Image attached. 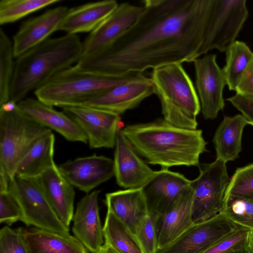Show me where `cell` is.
Listing matches in <instances>:
<instances>
[{
    "label": "cell",
    "mask_w": 253,
    "mask_h": 253,
    "mask_svg": "<svg viewBox=\"0 0 253 253\" xmlns=\"http://www.w3.org/2000/svg\"><path fill=\"white\" fill-rule=\"evenodd\" d=\"M228 196L253 201V164L236 170L226 189Z\"/></svg>",
    "instance_id": "33"
},
{
    "label": "cell",
    "mask_w": 253,
    "mask_h": 253,
    "mask_svg": "<svg viewBox=\"0 0 253 253\" xmlns=\"http://www.w3.org/2000/svg\"><path fill=\"white\" fill-rule=\"evenodd\" d=\"M235 91L237 94L253 98V58L243 74Z\"/></svg>",
    "instance_id": "39"
},
{
    "label": "cell",
    "mask_w": 253,
    "mask_h": 253,
    "mask_svg": "<svg viewBox=\"0 0 253 253\" xmlns=\"http://www.w3.org/2000/svg\"><path fill=\"white\" fill-rule=\"evenodd\" d=\"M216 58V54H208L193 61L196 88L205 119L215 118L225 105L223 90L226 82Z\"/></svg>",
    "instance_id": "12"
},
{
    "label": "cell",
    "mask_w": 253,
    "mask_h": 253,
    "mask_svg": "<svg viewBox=\"0 0 253 253\" xmlns=\"http://www.w3.org/2000/svg\"><path fill=\"white\" fill-rule=\"evenodd\" d=\"M140 74L107 76L83 71L75 65L54 76L34 94L39 100L52 107L84 105L99 94Z\"/></svg>",
    "instance_id": "5"
},
{
    "label": "cell",
    "mask_w": 253,
    "mask_h": 253,
    "mask_svg": "<svg viewBox=\"0 0 253 253\" xmlns=\"http://www.w3.org/2000/svg\"><path fill=\"white\" fill-rule=\"evenodd\" d=\"M21 209V221L26 226L60 233H69L52 208L36 177L15 175L9 190Z\"/></svg>",
    "instance_id": "8"
},
{
    "label": "cell",
    "mask_w": 253,
    "mask_h": 253,
    "mask_svg": "<svg viewBox=\"0 0 253 253\" xmlns=\"http://www.w3.org/2000/svg\"><path fill=\"white\" fill-rule=\"evenodd\" d=\"M247 125L242 114L224 117L213 138L216 159L226 163L238 157L242 150L243 131Z\"/></svg>",
    "instance_id": "26"
},
{
    "label": "cell",
    "mask_w": 253,
    "mask_h": 253,
    "mask_svg": "<svg viewBox=\"0 0 253 253\" xmlns=\"http://www.w3.org/2000/svg\"><path fill=\"white\" fill-rule=\"evenodd\" d=\"M55 137L48 129L34 144L18 164L15 175L36 177L56 165L53 159Z\"/></svg>",
    "instance_id": "27"
},
{
    "label": "cell",
    "mask_w": 253,
    "mask_h": 253,
    "mask_svg": "<svg viewBox=\"0 0 253 253\" xmlns=\"http://www.w3.org/2000/svg\"><path fill=\"white\" fill-rule=\"evenodd\" d=\"M83 42L77 35L49 38L18 57L15 62L10 100L18 103L54 76L73 66L82 55Z\"/></svg>",
    "instance_id": "3"
},
{
    "label": "cell",
    "mask_w": 253,
    "mask_h": 253,
    "mask_svg": "<svg viewBox=\"0 0 253 253\" xmlns=\"http://www.w3.org/2000/svg\"><path fill=\"white\" fill-rule=\"evenodd\" d=\"M104 243L118 253H143L135 236L110 210L103 227Z\"/></svg>",
    "instance_id": "28"
},
{
    "label": "cell",
    "mask_w": 253,
    "mask_h": 253,
    "mask_svg": "<svg viewBox=\"0 0 253 253\" xmlns=\"http://www.w3.org/2000/svg\"><path fill=\"white\" fill-rule=\"evenodd\" d=\"M226 100L241 112L246 119L248 124L253 126V98L236 94Z\"/></svg>",
    "instance_id": "38"
},
{
    "label": "cell",
    "mask_w": 253,
    "mask_h": 253,
    "mask_svg": "<svg viewBox=\"0 0 253 253\" xmlns=\"http://www.w3.org/2000/svg\"><path fill=\"white\" fill-rule=\"evenodd\" d=\"M158 216L148 213L136 229L135 237L143 253H156L158 250L156 225Z\"/></svg>",
    "instance_id": "34"
},
{
    "label": "cell",
    "mask_w": 253,
    "mask_h": 253,
    "mask_svg": "<svg viewBox=\"0 0 253 253\" xmlns=\"http://www.w3.org/2000/svg\"><path fill=\"white\" fill-rule=\"evenodd\" d=\"M230 253H249L247 249V246L246 247L234 251Z\"/></svg>",
    "instance_id": "42"
},
{
    "label": "cell",
    "mask_w": 253,
    "mask_h": 253,
    "mask_svg": "<svg viewBox=\"0 0 253 253\" xmlns=\"http://www.w3.org/2000/svg\"><path fill=\"white\" fill-rule=\"evenodd\" d=\"M225 52L226 63L222 70L229 89L235 91L253 58V52L245 42L239 41H235Z\"/></svg>",
    "instance_id": "29"
},
{
    "label": "cell",
    "mask_w": 253,
    "mask_h": 253,
    "mask_svg": "<svg viewBox=\"0 0 253 253\" xmlns=\"http://www.w3.org/2000/svg\"><path fill=\"white\" fill-rule=\"evenodd\" d=\"M239 227L222 213L194 223L170 244L156 253H203Z\"/></svg>",
    "instance_id": "10"
},
{
    "label": "cell",
    "mask_w": 253,
    "mask_h": 253,
    "mask_svg": "<svg viewBox=\"0 0 253 253\" xmlns=\"http://www.w3.org/2000/svg\"><path fill=\"white\" fill-rule=\"evenodd\" d=\"M249 230L239 228L236 231L216 242L203 253H230L246 247Z\"/></svg>",
    "instance_id": "35"
},
{
    "label": "cell",
    "mask_w": 253,
    "mask_h": 253,
    "mask_svg": "<svg viewBox=\"0 0 253 253\" xmlns=\"http://www.w3.org/2000/svg\"><path fill=\"white\" fill-rule=\"evenodd\" d=\"M107 210L111 211L135 236L141 220L148 214L142 188L129 189L105 195Z\"/></svg>",
    "instance_id": "23"
},
{
    "label": "cell",
    "mask_w": 253,
    "mask_h": 253,
    "mask_svg": "<svg viewBox=\"0 0 253 253\" xmlns=\"http://www.w3.org/2000/svg\"><path fill=\"white\" fill-rule=\"evenodd\" d=\"M22 231L21 227H3L0 230V253H29Z\"/></svg>",
    "instance_id": "36"
},
{
    "label": "cell",
    "mask_w": 253,
    "mask_h": 253,
    "mask_svg": "<svg viewBox=\"0 0 253 253\" xmlns=\"http://www.w3.org/2000/svg\"><path fill=\"white\" fill-rule=\"evenodd\" d=\"M58 168L73 187L87 194L114 176L113 160L95 154L68 161Z\"/></svg>",
    "instance_id": "14"
},
{
    "label": "cell",
    "mask_w": 253,
    "mask_h": 253,
    "mask_svg": "<svg viewBox=\"0 0 253 253\" xmlns=\"http://www.w3.org/2000/svg\"><path fill=\"white\" fill-rule=\"evenodd\" d=\"M190 182L183 174L168 169L155 171L142 188L149 213H164Z\"/></svg>",
    "instance_id": "19"
},
{
    "label": "cell",
    "mask_w": 253,
    "mask_h": 253,
    "mask_svg": "<svg viewBox=\"0 0 253 253\" xmlns=\"http://www.w3.org/2000/svg\"><path fill=\"white\" fill-rule=\"evenodd\" d=\"M143 9L128 2L119 4L83 42L81 58L99 53L113 45L135 22Z\"/></svg>",
    "instance_id": "13"
},
{
    "label": "cell",
    "mask_w": 253,
    "mask_h": 253,
    "mask_svg": "<svg viewBox=\"0 0 253 253\" xmlns=\"http://www.w3.org/2000/svg\"><path fill=\"white\" fill-rule=\"evenodd\" d=\"M114 0L89 2L68 9L59 30L66 34L91 32L118 6Z\"/></svg>",
    "instance_id": "24"
},
{
    "label": "cell",
    "mask_w": 253,
    "mask_h": 253,
    "mask_svg": "<svg viewBox=\"0 0 253 253\" xmlns=\"http://www.w3.org/2000/svg\"><path fill=\"white\" fill-rule=\"evenodd\" d=\"M22 216L20 206L9 191L0 192V222L11 226L21 221Z\"/></svg>",
    "instance_id": "37"
},
{
    "label": "cell",
    "mask_w": 253,
    "mask_h": 253,
    "mask_svg": "<svg viewBox=\"0 0 253 253\" xmlns=\"http://www.w3.org/2000/svg\"><path fill=\"white\" fill-rule=\"evenodd\" d=\"M246 0H213L205 52H225L236 41L248 17Z\"/></svg>",
    "instance_id": "9"
},
{
    "label": "cell",
    "mask_w": 253,
    "mask_h": 253,
    "mask_svg": "<svg viewBox=\"0 0 253 253\" xmlns=\"http://www.w3.org/2000/svg\"><path fill=\"white\" fill-rule=\"evenodd\" d=\"M135 22L113 45L76 66L107 76L193 62L205 54L213 0H145Z\"/></svg>",
    "instance_id": "1"
},
{
    "label": "cell",
    "mask_w": 253,
    "mask_h": 253,
    "mask_svg": "<svg viewBox=\"0 0 253 253\" xmlns=\"http://www.w3.org/2000/svg\"><path fill=\"white\" fill-rule=\"evenodd\" d=\"M68 10L65 6H58L23 22L13 38L15 58L49 39L58 31Z\"/></svg>",
    "instance_id": "17"
},
{
    "label": "cell",
    "mask_w": 253,
    "mask_h": 253,
    "mask_svg": "<svg viewBox=\"0 0 253 253\" xmlns=\"http://www.w3.org/2000/svg\"><path fill=\"white\" fill-rule=\"evenodd\" d=\"M99 193L94 190L82 198L72 218L74 236L91 253H97L104 243L98 202Z\"/></svg>",
    "instance_id": "18"
},
{
    "label": "cell",
    "mask_w": 253,
    "mask_h": 253,
    "mask_svg": "<svg viewBox=\"0 0 253 253\" xmlns=\"http://www.w3.org/2000/svg\"><path fill=\"white\" fill-rule=\"evenodd\" d=\"M36 178L58 217L69 227L74 213V187L62 175L56 165Z\"/></svg>",
    "instance_id": "22"
},
{
    "label": "cell",
    "mask_w": 253,
    "mask_h": 253,
    "mask_svg": "<svg viewBox=\"0 0 253 253\" xmlns=\"http://www.w3.org/2000/svg\"><path fill=\"white\" fill-rule=\"evenodd\" d=\"M15 58L12 42L4 31L0 30V105L10 100L11 83Z\"/></svg>",
    "instance_id": "30"
},
{
    "label": "cell",
    "mask_w": 253,
    "mask_h": 253,
    "mask_svg": "<svg viewBox=\"0 0 253 253\" xmlns=\"http://www.w3.org/2000/svg\"><path fill=\"white\" fill-rule=\"evenodd\" d=\"M60 0H1L0 24L12 23Z\"/></svg>",
    "instance_id": "31"
},
{
    "label": "cell",
    "mask_w": 253,
    "mask_h": 253,
    "mask_svg": "<svg viewBox=\"0 0 253 253\" xmlns=\"http://www.w3.org/2000/svg\"><path fill=\"white\" fill-rule=\"evenodd\" d=\"M221 213L238 227L253 230V201L230 196L225 197Z\"/></svg>",
    "instance_id": "32"
},
{
    "label": "cell",
    "mask_w": 253,
    "mask_h": 253,
    "mask_svg": "<svg viewBox=\"0 0 253 253\" xmlns=\"http://www.w3.org/2000/svg\"><path fill=\"white\" fill-rule=\"evenodd\" d=\"M97 253H118L106 244L104 243Z\"/></svg>",
    "instance_id": "41"
},
{
    "label": "cell",
    "mask_w": 253,
    "mask_h": 253,
    "mask_svg": "<svg viewBox=\"0 0 253 253\" xmlns=\"http://www.w3.org/2000/svg\"><path fill=\"white\" fill-rule=\"evenodd\" d=\"M122 130L139 155L162 169L198 166L200 155L207 151L202 130L179 127L164 119L129 125Z\"/></svg>",
    "instance_id": "2"
},
{
    "label": "cell",
    "mask_w": 253,
    "mask_h": 253,
    "mask_svg": "<svg viewBox=\"0 0 253 253\" xmlns=\"http://www.w3.org/2000/svg\"><path fill=\"white\" fill-rule=\"evenodd\" d=\"M48 129L18 106L11 111L0 110V175L11 180L20 160Z\"/></svg>",
    "instance_id": "6"
},
{
    "label": "cell",
    "mask_w": 253,
    "mask_h": 253,
    "mask_svg": "<svg viewBox=\"0 0 253 253\" xmlns=\"http://www.w3.org/2000/svg\"><path fill=\"white\" fill-rule=\"evenodd\" d=\"M150 80L159 97L164 119L176 126L197 129L201 104L192 81L181 64L171 63L153 69Z\"/></svg>",
    "instance_id": "4"
},
{
    "label": "cell",
    "mask_w": 253,
    "mask_h": 253,
    "mask_svg": "<svg viewBox=\"0 0 253 253\" xmlns=\"http://www.w3.org/2000/svg\"><path fill=\"white\" fill-rule=\"evenodd\" d=\"M247 249L249 253H253V230L250 231Z\"/></svg>",
    "instance_id": "40"
},
{
    "label": "cell",
    "mask_w": 253,
    "mask_h": 253,
    "mask_svg": "<svg viewBox=\"0 0 253 253\" xmlns=\"http://www.w3.org/2000/svg\"><path fill=\"white\" fill-rule=\"evenodd\" d=\"M198 167L199 174L191 180L190 185L193 191V223L209 220L222 212L230 181L226 163L219 159Z\"/></svg>",
    "instance_id": "7"
},
{
    "label": "cell",
    "mask_w": 253,
    "mask_h": 253,
    "mask_svg": "<svg viewBox=\"0 0 253 253\" xmlns=\"http://www.w3.org/2000/svg\"><path fill=\"white\" fill-rule=\"evenodd\" d=\"M17 106L26 116L47 128L55 131L66 140L88 143L81 128L63 111H58L52 106L33 98H26L19 102Z\"/></svg>",
    "instance_id": "20"
},
{
    "label": "cell",
    "mask_w": 253,
    "mask_h": 253,
    "mask_svg": "<svg viewBox=\"0 0 253 253\" xmlns=\"http://www.w3.org/2000/svg\"><path fill=\"white\" fill-rule=\"evenodd\" d=\"M193 191L186 188L157 221L158 249L167 246L193 223L192 218Z\"/></svg>",
    "instance_id": "21"
},
{
    "label": "cell",
    "mask_w": 253,
    "mask_h": 253,
    "mask_svg": "<svg viewBox=\"0 0 253 253\" xmlns=\"http://www.w3.org/2000/svg\"><path fill=\"white\" fill-rule=\"evenodd\" d=\"M154 93L150 79L141 73L129 81L99 94L84 105L120 115L137 107L144 99Z\"/></svg>",
    "instance_id": "15"
},
{
    "label": "cell",
    "mask_w": 253,
    "mask_h": 253,
    "mask_svg": "<svg viewBox=\"0 0 253 253\" xmlns=\"http://www.w3.org/2000/svg\"><path fill=\"white\" fill-rule=\"evenodd\" d=\"M62 111L81 128L91 148L115 147L120 115L86 105L65 107Z\"/></svg>",
    "instance_id": "11"
},
{
    "label": "cell",
    "mask_w": 253,
    "mask_h": 253,
    "mask_svg": "<svg viewBox=\"0 0 253 253\" xmlns=\"http://www.w3.org/2000/svg\"><path fill=\"white\" fill-rule=\"evenodd\" d=\"M114 152V176L117 184L126 189L142 188L155 171L139 156L133 146L119 129Z\"/></svg>",
    "instance_id": "16"
},
{
    "label": "cell",
    "mask_w": 253,
    "mask_h": 253,
    "mask_svg": "<svg viewBox=\"0 0 253 253\" xmlns=\"http://www.w3.org/2000/svg\"><path fill=\"white\" fill-rule=\"evenodd\" d=\"M22 235L29 253H89L69 233L63 234L32 227L23 228Z\"/></svg>",
    "instance_id": "25"
}]
</instances>
